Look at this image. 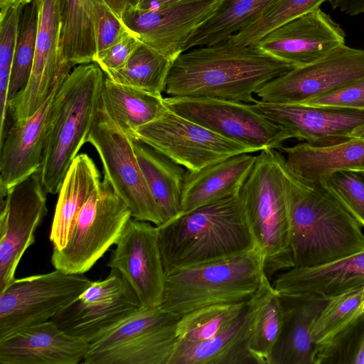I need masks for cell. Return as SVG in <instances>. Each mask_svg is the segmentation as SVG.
I'll return each mask as SVG.
<instances>
[{
    "label": "cell",
    "mask_w": 364,
    "mask_h": 364,
    "mask_svg": "<svg viewBox=\"0 0 364 364\" xmlns=\"http://www.w3.org/2000/svg\"><path fill=\"white\" fill-rule=\"evenodd\" d=\"M295 68L256 43L240 46L228 40L181 53L171 67L165 92L169 97L252 104L262 87Z\"/></svg>",
    "instance_id": "cell-1"
},
{
    "label": "cell",
    "mask_w": 364,
    "mask_h": 364,
    "mask_svg": "<svg viewBox=\"0 0 364 364\" xmlns=\"http://www.w3.org/2000/svg\"><path fill=\"white\" fill-rule=\"evenodd\" d=\"M294 267L328 262L364 248V228L324 183L282 161Z\"/></svg>",
    "instance_id": "cell-2"
},
{
    "label": "cell",
    "mask_w": 364,
    "mask_h": 364,
    "mask_svg": "<svg viewBox=\"0 0 364 364\" xmlns=\"http://www.w3.org/2000/svg\"><path fill=\"white\" fill-rule=\"evenodd\" d=\"M157 229L166 276L234 257L256 246L239 195L199 207Z\"/></svg>",
    "instance_id": "cell-3"
},
{
    "label": "cell",
    "mask_w": 364,
    "mask_h": 364,
    "mask_svg": "<svg viewBox=\"0 0 364 364\" xmlns=\"http://www.w3.org/2000/svg\"><path fill=\"white\" fill-rule=\"evenodd\" d=\"M105 75L95 63L78 65L57 92L36 172L48 193H59L70 165L87 142L101 102Z\"/></svg>",
    "instance_id": "cell-4"
},
{
    "label": "cell",
    "mask_w": 364,
    "mask_h": 364,
    "mask_svg": "<svg viewBox=\"0 0 364 364\" xmlns=\"http://www.w3.org/2000/svg\"><path fill=\"white\" fill-rule=\"evenodd\" d=\"M282 159L276 149L261 150L239 193L249 228L262 256L264 272L271 280L294 267Z\"/></svg>",
    "instance_id": "cell-5"
},
{
    "label": "cell",
    "mask_w": 364,
    "mask_h": 364,
    "mask_svg": "<svg viewBox=\"0 0 364 364\" xmlns=\"http://www.w3.org/2000/svg\"><path fill=\"white\" fill-rule=\"evenodd\" d=\"M264 272L259 249L173 271L166 276L161 306L182 316L199 307L248 301Z\"/></svg>",
    "instance_id": "cell-6"
},
{
    "label": "cell",
    "mask_w": 364,
    "mask_h": 364,
    "mask_svg": "<svg viewBox=\"0 0 364 364\" xmlns=\"http://www.w3.org/2000/svg\"><path fill=\"white\" fill-rule=\"evenodd\" d=\"M181 316L140 308L89 343L83 364H170Z\"/></svg>",
    "instance_id": "cell-7"
},
{
    "label": "cell",
    "mask_w": 364,
    "mask_h": 364,
    "mask_svg": "<svg viewBox=\"0 0 364 364\" xmlns=\"http://www.w3.org/2000/svg\"><path fill=\"white\" fill-rule=\"evenodd\" d=\"M131 218L129 207L104 176L82 206L66 245L53 249L52 264L70 274L87 272L116 244Z\"/></svg>",
    "instance_id": "cell-8"
},
{
    "label": "cell",
    "mask_w": 364,
    "mask_h": 364,
    "mask_svg": "<svg viewBox=\"0 0 364 364\" xmlns=\"http://www.w3.org/2000/svg\"><path fill=\"white\" fill-rule=\"evenodd\" d=\"M92 283L84 274L55 269L14 279L0 291V340L21 329L51 320Z\"/></svg>",
    "instance_id": "cell-9"
},
{
    "label": "cell",
    "mask_w": 364,
    "mask_h": 364,
    "mask_svg": "<svg viewBox=\"0 0 364 364\" xmlns=\"http://www.w3.org/2000/svg\"><path fill=\"white\" fill-rule=\"evenodd\" d=\"M132 140L111 119L101 100L87 142L97 151L104 176L129 207L132 218L159 226L166 220L148 188Z\"/></svg>",
    "instance_id": "cell-10"
},
{
    "label": "cell",
    "mask_w": 364,
    "mask_h": 364,
    "mask_svg": "<svg viewBox=\"0 0 364 364\" xmlns=\"http://www.w3.org/2000/svg\"><path fill=\"white\" fill-rule=\"evenodd\" d=\"M137 139L189 171H198L229 157L257 152L192 122L168 107L157 119L140 127Z\"/></svg>",
    "instance_id": "cell-11"
},
{
    "label": "cell",
    "mask_w": 364,
    "mask_h": 364,
    "mask_svg": "<svg viewBox=\"0 0 364 364\" xmlns=\"http://www.w3.org/2000/svg\"><path fill=\"white\" fill-rule=\"evenodd\" d=\"M166 107L222 136L260 151L280 149L287 133L252 108L250 104L208 99L168 97Z\"/></svg>",
    "instance_id": "cell-12"
},
{
    "label": "cell",
    "mask_w": 364,
    "mask_h": 364,
    "mask_svg": "<svg viewBox=\"0 0 364 364\" xmlns=\"http://www.w3.org/2000/svg\"><path fill=\"white\" fill-rule=\"evenodd\" d=\"M364 77V49L346 44L324 58L273 79L257 93L272 104H299Z\"/></svg>",
    "instance_id": "cell-13"
},
{
    "label": "cell",
    "mask_w": 364,
    "mask_h": 364,
    "mask_svg": "<svg viewBox=\"0 0 364 364\" xmlns=\"http://www.w3.org/2000/svg\"><path fill=\"white\" fill-rule=\"evenodd\" d=\"M105 279L92 283L53 321L67 334L88 343L141 308L124 277L110 269Z\"/></svg>",
    "instance_id": "cell-14"
},
{
    "label": "cell",
    "mask_w": 364,
    "mask_h": 364,
    "mask_svg": "<svg viewBox=\"0 0 364 364\" xmlns=\"http://www.w3.org/2000/svg\"><path fill=\"white\" fill-rule=\"evenodd\" d=\"M46 193L35 173L1 198L0 291L15 279L21 258L35 242V232L48 212Z\"/></svg>",
    "instance_id": "cell-15"
},
{
    "label": "cell",
    "mask_w": 364,
    "mask_h": 364,
    "mask_svg": "<svg viewBox=\"0 0 364 364\" xmlns=\"http://www.w3.org/2000/svg\"><path fill=\"white\" fill-rule=\"evenodd\" d=\"M115 245L107 266L122 273L137 295L141 308L161 306L166 273L157 226L131 218Z\"/></svg>",
    "instance_id": "cell-16"
},
{
    "label": "cell",
    "mask_w": 364,
    "mask_h": 364,
    "mask_svg": "<svg viewBox=\"0 0 364 364\" xmlns=\"http://www.w3.org/2000/svg\"><path fill=\"white\" fill-rule=\"evenodd\" d=\"M71 68L63 60L45 102L30 117L12 122L7 129L0 142L1 198L11 188L38 171L55 97Z\"/></svg>",
    "instance_id": "cell-17"
},
{
    "label": "cell",
    "mask_w": 364,
    "mask_h": 364,
    "mask_svg": "<svg viewBox=\"0 0 364 364\" xmlns=\"http://www.w3.org/2000/svg\"><path fill=\"white\" fill-rule=\"evenodd\" d=\"M220 1L183 0L159 9L135 7L127 11L122 20L142 43L173 62Z\"/></svg>",
    "instance_id": "cell-18"
},
{
    "label": "cell",
    "mask_w": 364,
    "mask_h": 364,
    "mask_svg": "<svg viewBox=\"0 0 364 364\" xmlns=\"http://www.w3.org/2000/svg\"><path fill=\"white\" fill-rule=\"evenodd\" d=\"M253 109L282 128L289 138L331 145L364 136V111L272 104L257 100Z\"/></svg>",
    "instance_id": "cell-19"
},
{
    "label": "cell",
    "mask_w": 364,
    "mask_h": 364,
    "mask_svg": "<svg viewBox=\"0 0 364 364\" xmlns=\"http://www.w3.org/2000/svg\"><path fill=\"white\" fill-rule=\"evenodd\" d=\"M345 41L341 26L318 8L280 25L256 44L270 55L301 67L324 58Z\"/></svg>",
    "instance_id": "cell-20"
},
{
    "label": "cell",
    "mask_w": 364,
    "mask_h": 364,
    "mask_svg": "<svg viewBox=\"0 0 364 364\" xmlns=\"http://www.w3.org/2000/svg\"><path fill=\"white\" fill-rule=\"evenodd\" d=\"M38 30L33 64L25 88L9 102V117L33 114L48 97L63 60L60 41V0H36Z\"/></svg>",
    "instance_id": "cell-21"
},
{
    "label": "cell",
    "mask_w": 364,
    "mask_h": 364,
    "mask_svg": "<svg viewBox=\"0 0 364 364\" xmlns=\"http://www.w3.org/2000/svg\"><path fill=\"white\" fill-rule=\"evenodd\" d=\"M272 284L282 296L328 300L364 284V248L323 263L281 272Z\"/></svg>",
    "instance_id": "cell-22"
},
{
    "label": "cell",
    "mask_w": 364,
    "mask_h": 364,
    "mask_svg": "<svg viewBox=\"0 0 364 364\" xmlns=\"http://www.w3.org/2000/svg\"><path fill=\"white\" fill-rule=\"evenodd\" d=\"M89 343L73 337L50 320L0 340L1 364H79Z\"/></svg>",
    "instance_id": "cell-23"
},
{
    "label": "cell",
    "mask_w": 364,
    "mask_h": 364,
    "mask_svg": "<svg viewBox=\"0 0 364 364\" xmlns=\"http://www.w3.org/2000/svg\"><path fill=\"white\" fill-rule=\"evenodd\" d=\"M256 158L257 156L248 153L241 154L198 171H187L178 216L207 204L239 195Z\"/></svg>",
    "instance_id": "cell-24"
},
{
    "label": "cell",
    "mask_w": 364,
    "mask_h": 364,
    "mask_svg": "<svg viewBox=\"0 0 364 364\" xmlns=\"http://www.w3.org/2000/svg\"><path fill=\"white\" fill-rule=\"evenodd\" d=\"M287 166L301 178L324 183L333 173L341 171H364V136L331 145L307 142L282 146Z\"/></svg>",
    "instance_id": "cell-25"
},
{
    "label": "cell",
    "mask_w": 364,
    "mask_h": 364,
    "mask_svg": "<svg viewBox=\"0 0 364 364\" xmlns=\"http://www.w3.org/2000/svg\"><path fill=\"white\" fill-rule=\"evenodd\" d=\"M251 318L248 300L240 316L213 337L196 343L178 340L170 364H257L248 349Z\"/></svg>",
    "instance_id": "cell-26"
},
{
    "label": "cell",
    "mask_w": 364,
    "mask_h": 364,
    "mask_svg": "<svg viewBox=\"0 0 364 364\" xmlns=\"http://www.w3.org/2000/svg\"><path fill=\"white\" fill-rule=\"evenodd\" d=\"M281 297L284 318L270 364H315L312 329L328 300Z\"/></svg>",
    "instance_id": "cell-27"
},
{
    "label": "cell",
    "mask_w": 364,
    "mask_h": 364,
    "mask_svg": "<svg viewBox=\"0 0 364 364\" xmlns=\"http://www.w3.org/2000/svg\"><path fill=\"white\" fill-rule=\"evenodd\" d=\"M100 181V171L92 159L85 153L77 155L59 191L50 232L54 250L66 245L82 206Z\"/></svg>",
    "instance_id": "cell-28"
},
{
    "label": "cell",
    "mask_w": 364,
    "mask_h": 364,
    "mask_svg": "<svg viewBox=\"0 0 364 364\" xmlns=\"http://www.w3.org/2000/svg\"><path fill=\"white\" fill-rule=\"evenodd\" d=\"M132 144L148 188L166 222L176 218L181 210L187 170L137 139Z\"/></svg>",
    "instance_id": "cell-29"
},
{
    "label": "cell",
    "mask_w": 364,
    "mask_h": 364,
    "mask_svg": "<svg viewBox=\"0 0 364 364\" xmlns=\"http://www.w3.org/2000/svg\"><path fill=\"white\" fill-rule=\"evenodd\" d=\"M97 1L60 0V55L72 67L95 62Z\"/></svg>",
    "instance_id": "cell-30"
},
{
    "label": "cell",
    "mask_w": 364,
    "mask_h": 364,
    "mask_svg": "<svg viewBox=\"0 0 364 364\" xmlns=\"http://www.w3.org/2000/svg\"><path fill=\"white\" fill-rule=\"evenodd\" d=\"M162 95L117 83L105 76L102 101L111 119L129 137L167 109Z\"/></svg>",
    "instance_id": "cell-31"
},
{
    "label": "cell",
    "mask_w": 364,
    "mask_h": 364,
    "mask_svg": "<svg viewBox=\"0 0 364 364\" xmlns=\"http://www.w3.org/2000/svg\"><path fill=\"white\" fill-rule=\"evenodd\" d=\"M249 303L252 310L249 351L257 364H270L283 326L284 309L280 294L264 272Z\"/></svg>",
    "instance_id": "cell-32"
},
{
    "label": "cell",
    "mask_w": 364,
    "mask_h": 364,
    "mask_svg": "<svg viewBox=\"0 0 364 364\" xmlns=\"http://www.w3.org/2000/svg\"><path fill=\"white\" fill-rule=\"evenodd\" d=\"M277 1L221 0L214 13L193 32L184 51L228 41L259 19Z\"/></svg>",
    "instance_id": "cell-33"
},
{
    "label": "cell",
    "mask_w": 364,
    "mask_h": 364,
    "mask_svg": "<svg viewBox=\"0 0 364 364\" xmlns=\"http://www.w3.org/2000/svg\"><path fill=\"white\" fill-rule=\"evenodd\" d=\"M172 63L161 53L141 43L121 68L105 76L117 83L162 95Z\"/></svg>",
    "instance_id": "cell-34"
},
{
    "label": "cell",
    "mask_w": 364,
    "mask_h": 364,
    "mask_svg": "<svg viewBox=\"0 0 364 364\" xmlns=\"http://www.w3.org/2000/svg\"><path fill=\"white\" fill-rule=\"evenodd\" d=\"M363 301L364 284L348 289L327 301L312 329L316 353L331 344L363 313Z\"/></svg>",
    "instance_id": "cell-35"
},
{
    "label": "cell",
    "mask_w": 364,
    "mask_h": 364,
    "mask_svg": "<svg viewBox=\"0 0 364 364\" xmlns=\"http://www.w3.org/2000/svg\"><path fill=\"white\" fill-rule=\"evenodd\" d=\"M247 301L210 304L182 315L176 323L178 340L196 343L213 337L240 316Z\"/></svg>",
    "instance_id": "cell-36"
},
{
    "label": "cell",
    "mask_w": 364,
    "mask_h": 364,
    "mask_svg": "<svg viewBox=\"0 0 364 364\" xmlns=\"http://www.w3.org/2000/svg\"><path fill=\"white\" fill-rule=\"evenodd\" d=\"M22 0L0 1V142L8 129V93L19 23L25 6Z\"/></svg>",
    "instance_id": "cell-37"
},
{
    "label": "cell",
    "mask_w": 364,
    "mask_h": 364,
    "mask_svg": "<svg viewBox=\"0 0 364 364\" xmlns=\"http://www.w3.org/2000/svg\"><path fill=\"white\" fill-rule=\"evenodd\" d=\"M38 30L36 1L25 4L20 19L17 45L13 60L8 105L16 95L25 88L29 80L36 50Z\"/></svg>",
    "instance_id": "cell-38"
},
{
    "label": "cell",
    "mask_w": 364,
    "mask_h": 364,
    "mask_svg": "<svg viewBox=\"0 0 364 364\" xmlns=\"http://www.w3.org/2000/svg\"><path fill=\"white\" fill-rule=\"evenodd\" d=\"M331 0H278L259 19L228 38L244 46L257 43L264 36L280 25L311 12Z\"/></svg>",
    "instance_id": "cell-39"
},
{
    "label": "cell",
    "mask_w": 364,
    "mask_h": 364,
    "mask_svg": "<svg viewBox=\"0 0 364 364\" xmlns=\"http://www.w3.org/2000/svg\"><path fill=\"white\" fill-rule=\"evenodd\" d=\"M364 364V312L331 344L318 350L315 364Z\"/></svg>",
    "instance_id": "cell-40"
},
{
    "label": "cell",
    "mask_w": 364,
    "mask_h": 364,
    "mask_svg": "<svg viewBox=\"0 0 364 364\" xmlns=\"http://www.w3.org/2000/svg\"><path fill=\"white\" fill-rule=\"evenodd\" d=\"M324 184L364 228V176L359 172L341 171Z\"/></svg>",
    "instance_id": "cell-41"
},
{
    "label": "cell",
    "mask_w": 364,
    "mask_h": 364,
    "mask_svg": "<svg viewBox=\"0 0 364 364\" xmlns=\"http://www.w3.org/2000/svg\"><path fill=\"white\" fill-rule=\"evenodd\" d=\"M97 7L96 57L128 35L133 33L122 20L113 12L105 0H98Z\"/></svg>",
    "instance_id": "cell-42"
},
{
    "label": "cell",
    "mask_w": 364,
    "mask_h": 364,
    "mask_svg": "<svg viewBox=\"0 0 364 364\" xmlns=\"http://www.w3.org/2000/svg\"><path fill=\"white\" fill-rule=\"evenodd\" d=\"M299 104L318 108L364 111V77Z\"/></svg>",
    "instance_id": "cell-43"
},
{
    "label": "cell",
    "mask_w": 364,
    "mask_h": 364,
    "mask_svg": "<svg viewBox=\"0 0 364 364\" xmlns=\"http://www.w3.org/2000/svg\"><path fill=\"white\" fill-rule=\"evenodd\" d=\"M141 43L139 38L131 33L97 56L94 63L100 66L105 75L109 74L121 68Z\"/></svg>",
    "instance_id": "cell-44"
},
{
    "label": "cell",
    "mask_w": 364,
    "mask_h": 364,
    "mask_svg": "<svg viewBox=\"0 0 364 364\" xmlns=\"http://www.w3.org/2000/svg\"><path fill=\"white\" fill-rule=\"evenodd\" d=\"M332 7L350 16H355L364 14V0H333Z\"/></svg>",
    "instance_id": "cell-45"
},
{
    "label": "cell",
    "mask_w": 364,
    "mask_h": 364,
    "mask_svg": "<svg viewBox=\"0 0 364 364\" xmlns=\"http://www.w3.org/2000/svg\"><path fill=\"white\" fill-rule=\"evenodd\" d=\"M141 0H105L113 12L120 18L128 10L136 7Z\"/></svg>",
    "instance_id": "cell-46"
},
{
    "label": "cell",
    "mask_w": 364,
    "mask_h": 364,
    "mask_svg": "<svg viewBox=\"0 0 364 364\" xmlns=\"http://www.w3.org/2000/svg\"><path fill=\"white\" fill-rule=\"evenodd\" d=\"M183 0H141L137 8L142 9H159Z\"/></svg>",
    "instance_id": "cell-47"
},
{
    "label": "cell",
    "mask_w": 364,
    "mask_h": 364,
    "mask_svg": "<svg viewBox=\"0 0 364 364\" xmlns=\"http://www.w3.org/2000/svg\"><path fill=\"white\" fill-rule=\"evenodd\" d=\"M26 4H30L31 2H32L33 0H22Z\"/></svg>",
    "instance_id": "cell-48"
},
{
    "label": "cell",
    "mask_w": 364,
    "mask_h": 364,
    "mask_svg": "<svg viewBox=\"0 0 364 364\" xmlns=\"http://www.w3.org/2000/svg\"><path fill=\"white\" fill-rule=\"evenodd\" d=\"M363 311L364 312V301H363Z\"/></svg>",
    "instance_id": "cell-49"
},
{
    "label": "cell",
    "mask_w": 364,
    "mask_h": 364,
    "mask_svg": "<svg viewBox=\"0 0 364 364\" xmlns=\"http://www.w3.org/2000/svg\"><path fill=\"white\" fill-rule=\"evenodd\" d=\"M360 173L364 176V171L360 172Z\"/></svg>",
    "instance_id": "cell-50"
},
{
    "label": "cell",
    "mask_w": 364,
    "mask_h": 364,
    "mask_svg": "<svg viewBox=\"0 0 364 364\" xmlns=\"http://www.w3.org/2000/svg\"><path fill=\"white\" fill-rule=\"evenodd\" d=\"M6 1V0H0V1Z\"/></svg>",
    "instance_id": "cell-51"
}]
</instances>
